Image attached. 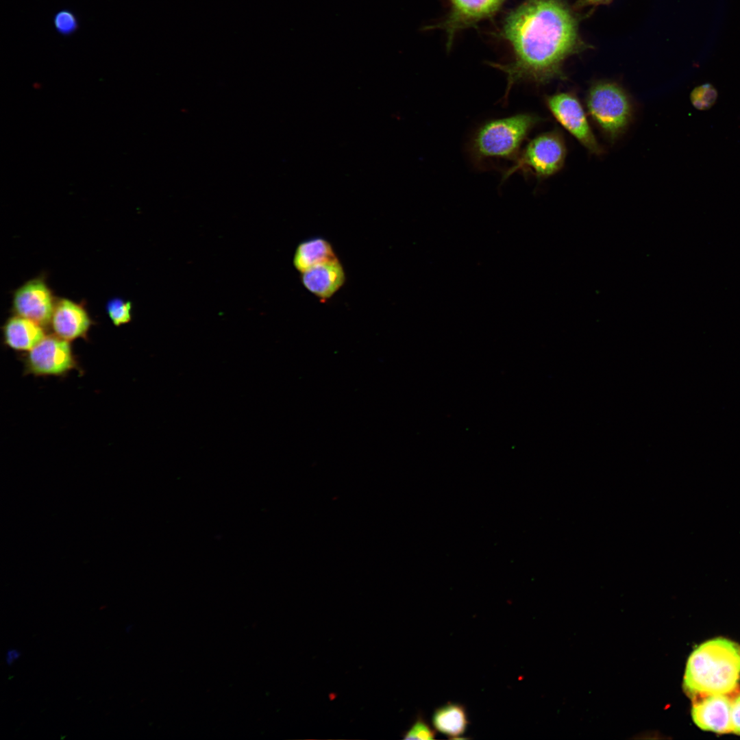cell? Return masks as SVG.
<instances>
[{
	"mask_svg": "<svg viewBox=\"0 0 740 740\" xmlns=\"http://www.w3.org/2000/svg\"><path fill=\"white\" fill-rule=\"evenodd\" d=\"M740 678V645L724 638L707 641L688 658L683 686L692 699L733 692Z\"/></svg>",
	"mask_w": 740,
	"mask_h": 740,
	"instance_id": "2",
	"label": "cell"
},
{
	"mask_svg": "<svg viewBox=\"0 0 740 740\" xmlns=\"http://www.w3.org/2000/svg\"><path fill=\"white\" fill-rule=\"evenodd\" d=\"M132 627H133V626H132V625H131V624H128V625H127V626H125V632H126V633H129V632H130V631L132 630Z\"/></svg>",
	"mask_w": 740,
	"mask_h": 740,
	"instance_id": "22",
	"label": "cell"
},
{
	"mask_svg": "<svg viewBox=\"0 0 740 740\" xmlns=\"http://www.w3.org/2000/svg\"><path fill=\"white\" fill-rule=\"evenodd\" d=\"M732 701L728 695H708L694 699L691 716L701 729L723 734L732 732Z\"/></svg>",
	"mask_w": 740,
	"mask_h": 740,
	"instance_id": "11",
	"label": "cell"
},
{
	"mask_svg": "<svg viewBox=\"0 0 740 740\" xmlns=\"http://www.w3.org/2000/svg\"><path fill=\"white\" fill-rule=\"evenodd\" d=\"M106 311L115 326L129 323L132 319V303L121 298H113L106 304Z\"/></svg>",
	"mask_w": 740,
	"mask_h": 740,
	"instance_id": "17",
	"label": "cell"
},
{
	"mask_svg": "<svg viewBox=\"0 0 740 740\" xmlns=\"http://www.w3.org/2000/svg\"><path fill=\"white\" fill-rule=\"evenodd\" d=\"M717 98L716 89L708 83L695 87L690 94L692 105L700 110H706L711 108Z\"/></svg>",
	"mask_w": 740,
	"mask_h": 740,
	"instance_id": "18",
	"label": "cell"
},
{
	"mask_svg": "<svg viewBox=\"0 0 740 740\" xmlns=\"http://www.w3.org/2000/svg\"><path fill=\"white\" fill-rule=\"evenodd\" d=\"M436 732L421 716L417 717L404 735V739H433Z\"/></svg>",
	"mask_w": 740,
	"mask_h": 740,
	"instance_id": "19",
	"label": "cell"
},
{
	"mask_svg": "<svg viewBox=\"0 0 740 740\" xmlns=\"http://www.w3.org/2000/svg\"><path fill=\"white\" fill-rule=\"evenodd\" d=\"M449 9L440 21L426 29H441L447 36L446 46L449 50L457 34L462 30L476 27L482 21L494 16L507 0H447Z\"/></svg>",
	"mask_w": 740,
	"mask_h": 740,
	"instance_id": "7",
	"label": "cell"
},
{
	"mask_svg": "<svg viewBox=\"0 0 740 740\" xmlns=\"http://www.w3.org/2000/svg\"><path fill=\"white\" fill-rule=\"evenodd\" d=\"M56 301L45 280L32 279L17 288L12 298L16 315L29 319L42 327L49 325Z\"/></svg>",
	"mask_w": 740,
	"mask_h": 740,
	"instance_id": "9",
	"label": "cell"
},
{
	"mask_svg": "<svg viewBox=\"0 0 740 740\" xmlns=\"http://www.w3.org/2000/svg\"><path fill=\"white\" fill-rule=\"evenodd\" d=\"M586 103L591 118L610 140L624 133L632 116L633 107L628 95L613 82L593 84L588 91Z\"/></svg>",
	"mask_w": 740,
	"mask_h": 740,
	"instance_id": "4",
	"label": "cell"
},
{
	"mask_svg": "<svg viewBox=\"0 0 740 740\" xmlns=\"http://www.w3.org/2000/svg\"><path fill=\"white\" fill-rule=\"evenodd\" d=\"M567 155L564 139L557 131L539 135L518 154L513 165L502 175V181L517 171L537 178L548 177L561 169Z\"/></svg>",
	"mask_w": 740,
	"mask_h": 740,
	"instance_id": "5",
	"label": "cell"
},
{
	"mask_svg": "<svg viewBox=\"0 0 740 740\" xmlns=\"http://www.w3.org/2000/svg\"><path fill=\"white\" fill-rule=\"evenodd\" d=\"M545 103L557 121L591 153L603 150L593 133L584 110L576 96L558 92L547 96Z\"/></svg>",
	"mask_w": 740,
	"mask_h": 740,
	"instance_id": "8",
	"label": "cell"
},
{
	"mask_svg": "<svg viewBox=\"0 0 740 740\" xmlns=\"http://www.w3.org/2000/svg\"><path fill=\"white\" fill-rule=\"evenodd\" d=\"M301 274L306 288L321 299L331 297L345 281V273L338 258L316 265Z\"/></svg>",
	"mask_w": 740,
	"mask_h": 740,
	"instance_id": "12",
	"label": "cell"
},
{
	"mask_svg": "<svg viewBox=\"0 0 740 740\" xmlns=\"http://www.w3.org/2000/svg\"><path fill=\"white\" fill-rule=\"evenodd\" d=\"M25 375L64 377L79 369L71 342L53 334L45 337L29 351L20 354Z\"/></svg>",
	"mask_w": 740,
	"mask_h": 740,
	"instance_id": "6",
	"label": "cell"
},
{
	"mask_svg": "<svg viewBox=\"0 0 740 740\" xmlns=\"http://www.w3.org/2000/svg\"><path fill=\"white\" fill-rule=\"evenodd\" d=\"M432 721L435 730L453 739H460L469 724L465 706L452 702L435 709Z\"/></svg>",
	"mask_w": 740,
	"mask_h": 740,
	"instance_id": "14",
	"label": "cell"
},
{
	"mask_svg": "<svg viewBox=\"0 0 740 740\" xmlns=\"http://www.w3.org/2000/svg\"><path fill=\"white\" fill-rule=\"evenodd\" d=\"M21 655V652L16 648H10L6 651L5 654V663L8 666H11L14 661L18 660Z\"/></svg>",
	"mask_w": 740,
	"mask_h": 740,
	"instance_id": "21",
	"label": "cell"
},
{
	"mask_svg": "<svg viewBox=\"0 0 740 740\" xmlns=\"http://www.w3.org/2000/svg\"><path fill=\"white\" fill-rule=\"evenodd\" d=\"M53 23L57 33L62 36H70L79 28L78 16L73 10L66 8L54 14Z\"/></svg>",
	"mask_w": 740,
	"mask_h": 740,
	"instance_id": "16",
	"label": "cell"
},
{
	"mask_svg": "<svg viewBox=\"0 0 740 740\" xmlns=\"http://www.w3.org/2000/svg\"><path fill=\"white\" fill-rule=\"evenodd\" d=\"M93 321L82 304L68 299L56 301L49 326L56 336L69 342L87 339Z\"/></svg>",
	"mask_w": 740,
	"mask_h": 740,
	"instance_id": "10",
	"label": "cell"
},
{
	"mask_svg": "<svg viewBox=\"0 0 740 740\" xmlns=\"http://www.w3.org/2000/svg\"><path fill=\"white\" fill-rule=\"evenodd\" d=\"M336 258L333 248L328 241L314 238L301 242L297 246L293 264L302 273L316 265Z\"/></svg>",
	"mask_w": 740,
	"mask_h": 740,
	"instance_id": "15",
	"label": "cell"
},
{
	"mask_svg": "<svg viewBox=\"0 0 740 740\" xmlns=\"http://www.w3.org/2000/svg\"><path fill=\"white\" fill-rule=\"evenodd\" d=\"M597 1H599V0H597Z\"/></svg>",
	"mask_w": 740,
	"mask_h": 740,
	"instance_id": "23",
	"label": "cell"
},
{
	"mask_svg": "<svg viewBox=\"0 0 740 740\" xmlns=\"http://www.w3.org/2000/svg\"><path fill=\"white\" fill-rule=\"evenodd\" d=\"M45 335L44 327L16 314L9 317L2 326L4 345L20 354L29 351Z\"/></svg>",
	"mask_w": 740,
	"mask_h": 740,
	"instance_id": "13",
	"label": "cell"
},
{
	"mask_svg": "<svg viewBox=\"0 0 740 740\" xmlns=\"http://www.w3.org/2000/svg\"><path fill=\"white\" fill-rule=\"evenodd\" d=\"M541 119L530 113H520L491 120L483 124L471 142L476 160L517 158L521 145Z\"/></svg>",
	"mask_w": 740,
	"mask_h": 740,
	"instance_id": "3",
	"label": "cell"
},
{
	"mask_svg": "<svg viewBox=\"0 0 740 740\" xmlns=\"http://www.w3.org/2000/svg\"><path fill=\"white\" fill-rule=\"evenodd\" d=\"M732 732L740 735V695L732 702Z\"/></svg>",
	"mask_w": 740,
	"mask_h": 740,
	"instance_id": "20",
	"label": "cell"
},
{
	"mask_svg": "<svg viewBox=\"0 0 740 740\" xmlns=\"http://www.w3.org/2000/svg\"><path fill=\"white\" fill-rule=\"evenodd\" d=\"M495 34L512 53L509 62L488 63L506 75L505 99L517 83L562 77V63L578 40L576 21L560 0H523L507 12Z\"/></svg>",
	"mask_w": 740,
	"mask_h": 740,
	"instance_id": "1",
	"label": "cell"
}]
</instances>
